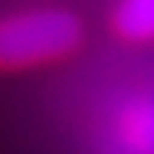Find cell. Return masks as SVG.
<instances>
[{
	"label": "cell",
	"instance_id": "1",
	"mask_svg": "<svg viewBox=\"0 0 154 154\" xmlns=\"http://www.w3.org/2000/svg\"><path fill=\"white\" fill-rule=\"evenodd\" d=\"M83 23L63 9H32L0 17V72L54 63L77 51Z\"/></svg>",
	"mask_w": 154,
	"mask_h": 154
},
{
	"label": "cell",
	"instance_id": "2",
	"mask_svg": "<svg viewBox=\"0 0 154 154\" xmlns=\"http://www.w3.org/2000/svg\"><path fill=\"white\" fill-rule=\"evenodd\" d=\"M111 146L117 154H154V97L143 94L123 103L111 123Z\"/></svg>",
	"mask_w": 154,
	"mask_h": 154
},
{
	"label": "cell",
	"instance_id": "3",
	"mask_svg": "<svg viewBox=\"0 0 154 154\" xmlns=\"http://www.w3.org/2000/svg\"><path fill=\"white\" fill-rule=\"evenodd\" d=\"M114 29L134 43L154 40V0H123L114 11Z\"/></svg>",
	"mask_w": 154,
	"mask_h": 154
}]
</instances>
